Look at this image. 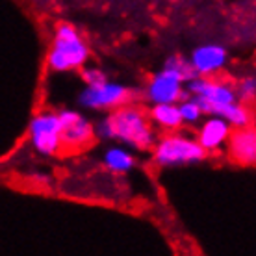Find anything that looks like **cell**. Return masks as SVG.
<instances>
[{
	"label": "cell",
	"mask_w": 256,
	"mask_h": 256,
	"mask_svg": "<svg viewBox=\"0 0 256 256\" xmlns=\"http://www.w3.org/2000/svg\"><path fill=\"white\" fill-rule=\"evenodd\" d=\"M95 136H100L102 140L119 141L138 150L152 148L156 143V132L150 119L132 102L110 110L108 116H104L95 126Z\"/></svg>",
	"instance_id": "obj_1"
},
{
	"label": "cell",
	"mask_w": 256,
	"mask_h": 256,
	"mask_svg": "<svg viewBox=\"0 0 256 256\" xmlns=\"http://www.w3.org/2000/svg\"><path fill=\"white\" fill-rule=\"evenodd\" d=\"M195 70L188 60L182 56H171L162 70H158L147 86L145 96L152 104L156 102H178L186 96L184 84L195 78Z\"/></svg>",
	"instance_id": "obj_2"
},
{
	"label": "cell",
	"mask_w": 256,
	"mask_h": 256,
	"mask_svg": "<svg viewBox=\"0 0 256 256\" xmlns=\"http://www.w3.org/2000/svg\"><path fill=\"white\" fill-rule=\"evenodd\" d=\"M90 58V48L86 39L80 36L74 26L60 24L54 32L52 46L48 50V67L54 72L82 69Z\"/></svg>",
	"instance_id": "obj_3"
},
{
	"label": "cell",
	"mask_w": 256,
	"mask_h": 256,
	"mask_svg": "<svg viewBox=\"0 0 256 256\" xmlns=\"http://www.w3.org/2000/svg\"><path fill=\"white\" fill-rule=\"evenodd\" d=\"M154 162L160 167L193 166L206 158V150L198 145L197 140L188 136H166L152 145Z\"/></svg>",
	"instance_id": "obj_4"
},
{
	"label": "cell",
	"mask_w": 256,
	"mask_h": 256,
	"mask_svg": "<svg viewBox=\"0 0 256 256\" xmlns=\"http://www.w3.org/2000/svg\"><path fill=\"white\" fill-rule=\"evenodd\" d=\"M60 136H62V150L78 152L88 148L95 141V126L82 114L65 110L58 114Z\"/></svg>",
	"instance_id": "obj_5"
},
{
	"label": "cell",
	"mask_w": 256,
	"mask_h": 256,
	"mask_svg": "<svg viewBox=\"0 0 256 256\" xmlns=\"http://www.w3.org/2000/svg\"><path fill=\"white\" fill-rule=\"evenodd\" d=\"M134 90L106 80L98 86H88L80 95V102L90 110L110 112V110H116L122 104H130L134 100Z\"/></svg>",
	"instance_id": "obj_6"
},
{
	"label": "cell",
	"mask_w": 256,
	"mask_h": 256,
	"mask_svg": "<svg viewBox=\"0 0 256 256\" xmlns=\"http://www.w3.org/2000/svg\"><path fill=\"white\" fill-rule=\"evenodd\" d=\"M30 141L34 148L41 154L52 156L62 152V136H60V119L54 112H41L30 121Z\"/></svg>",
	"instance_id": "obj_7"
},
{
	"label": "cell",
	"mask_w": 256,
	"mask_h": 256,
	"mask_svg": "<svg viewBox=\"0 0 256 256\" xmlns=\"http://www.w3.org/2000/svg\"><path fill=\"white\" fill-rule=\"evenodd\" d=\"M226 152L238 166H254L256 162V130L250 126L234 128L226 140Z\"/></svg>",
	"instance_id": "obj_8"
},
{
	"label": "cell",
	"mask_w": 256,
	"mask_h": 256,
	"mask_svg": "<svg viewBox=\"0 0 256 256\" xmlns=\"http://www.w3.org/2000/svg\"><path fill=\"white\" fill-rule=\"evenodd\" d=\"M228 60L226 48L221 45H200L193 50L190 65L197 76H214L223 69Z\"/></svg>",
	"instance_id": "obj_9"
},
{
	"label": "cell",
	"mask_w": 256,
	"mask_h": 256,
	"mask_svg": "<svg viewBox=\"0 0 256 256\" xmlns=\"http://www.w3.org/2000/svg\"><path fill=\"white\" fill-rule=\"evenodd\" d=\"M230 130L232 126L224 119H221L218 116H210L202 122L200 130H198V136H197L198 145L204 148L206 152L218 150V148H221L226 143Z\"/></svg>",
	"instance_id": "obj_10"
},
{
	"label": "cell",
	"mask_w": 256,
	"mask_h": 256,
	"mask_svg": "<svg viewBox=\"0 0 256 256\" xmlns=\"http://www.w3.org/2000/svg\"><path fill=\"white\" fill-rule=\"evenodd\" d=\"M150 122L164 130H178L184 121L180 116V110L176 102H156L150 108Z\"/></svg>",
	"instance_id": "obj_11"
},
{
	"label": "cell",
	"mask_w": 256,
	"mask_h": 256,
	"mask_svg": "<svg viewBox=\"0 0 256 256\" xmlns=\"http://www.w3.org/2000/svg\"><path fill=\"white\" fill-rule=\"evenodd\" d=\"M212 116H218V117H221V119H224L232 128L250 126V124H252V112H250L242 100H234V102H230V104L219 106V108L214 110Z\"/></svg>",
	"instance_id": "obj_12"
},
{
	"label": "cell",
	"mask_w": 256,
	"mask_h": 256,
	"mask_svg": "<svg viewBox=\"0 0 256 256\" xmlns=\"http://www.w3.org/2000/svg\"><path fill=\"white\" fill-rule=\"evenodd\" d=\"M104 166L112 173H128L136 166L134 154L122 147H112L104 154Z\"/></svg>",
	"instance_id": "obj_13"
},
{
	"label": "cell",
	"mask_w": 256,
	"mask_h": 256,
	"mask_svg": "<svg viewBox=\"0 0 256 256\" xmlns=\"http://www.w3.org/2000/svg\"><path fill=\"white\" fill-rule=\"evenodd\" d=\"M176 104H178L180 116H182V121L184 122H197L204 116V112L200 108L198 100L192 95H186L184 98H180Z\"/></svg>",
	"instance_id": "obj_14"
},
{
	"label": "cell",
	"mask_w": 256,
	"mask_h": 256,
	"mask_svg": "<svg viewBox=\"0 0 256 256\" xmlns=\"http://www.w3.org/2000/svg\"><path fill=\"white\" fill-rule=\"evenodd\" d=\"M234 91H236L238 100H242V102H252L256 95V80L252 76L244 78V80L234 88Z\"/></svg>",
	"instance_id": "obj_15"
},
{
	"label": "cell",
	"mask_w": 256,
	"mask_h": 256,
	"mask_svg": "<svg viewBox=\"0 0 256 256\" xmlns=\"http://www.w3.org/2000/svg\"><path fill=\"white\" fill-rule=\"evenodd\" d=\"M82 80L88 86H98V84H102L108 80V76L104 74L100 69H96V67H82Z\"/></svg>",
	"instance_id": "obj_16"
}]
</instances>
